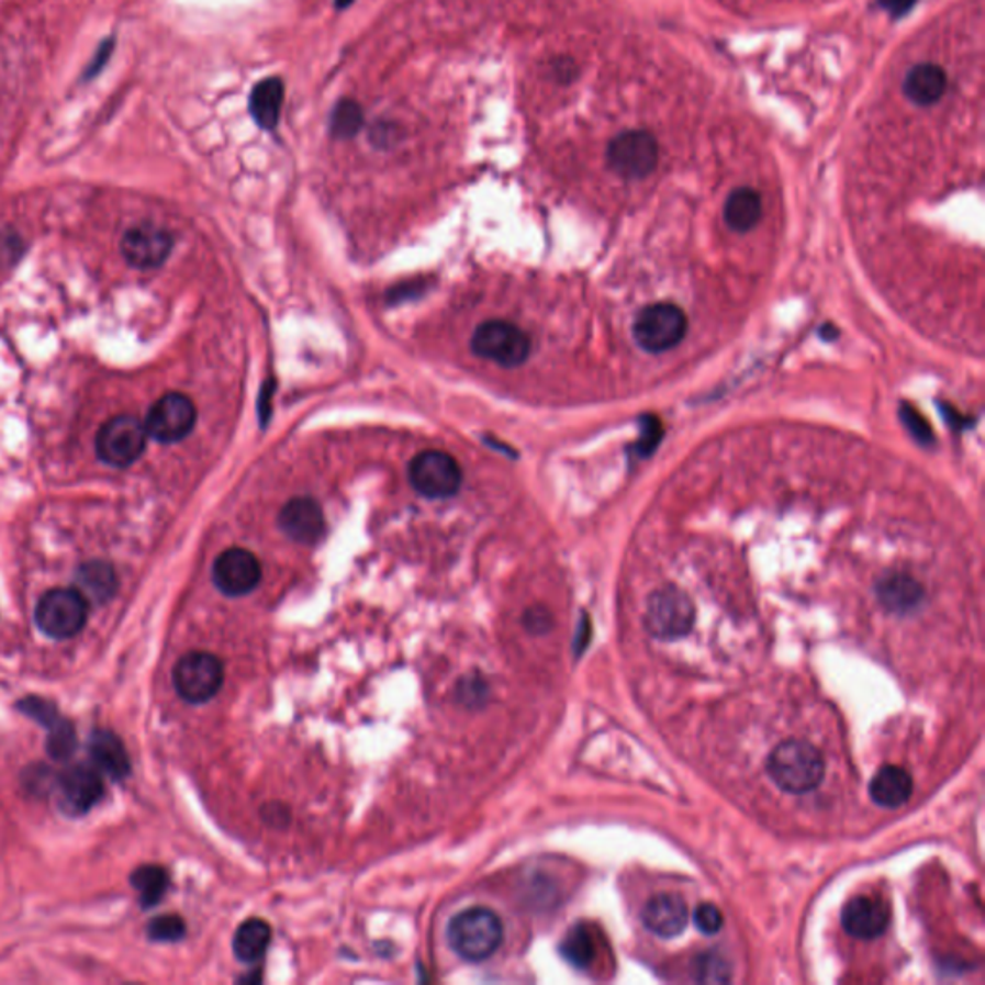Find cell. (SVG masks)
<instances>
[{"instance_id":"74e56055","label":"cell","mask_w":985,"mask_h":985,"mask_svg":"<svg viewBox=\"0 0 985 985\" xmlns=\"http://www.w3.org/2000/svg\"><path fill=\"white\" fill-rule=\"evenodd\" d=\"M352 0H335V4H337V9H347Z\"/></svg>"},{"instance_id":"d4e9b609","label":"cell","mask_w":985,"mask_h":985,"mask_svg":"<svg viewBox=\"0 0 985 985\" xmlns=\"http://www.w3.org/2000/svg\"><path fill=\"white\" fill-rule=\"evenodd\" d=\"M117 587L116 572L114 568L102 562V560H93L87 562L78 570V587L76 590L87 598V601H97L104 603L109 601Z\"/></svg>"},{"instance_id":"ffe728a7","label":"cell","mask_w":985,"mask_h":985,"mask_svg":"<svg viewBox=\"0 0 985 985\" xmlns=\"http://www.w3.org/2000/svg\"><path fill=\"white\" fill-rule=\"evenodd\" d=\"M947 89V74L938 64H918L908 71L903 91L910 102L918 107H930L943 97Z\"/></svg>"},{"instance_id":"7c38bea8","label":"cell","mask_w":985,"mask_h":985,"mask_svg":"<svg viewBox=\"0 0 985 985\" xmlns=\"http://www.w3.org/2000/svg\"><path fill=\"white\" fill-rule=\"evenodd\" d=\"M212 580L227 597H243L257 590L262 580V567L253 552L233 547L214 560Z\"/></svg>"},{"instance_id":"7402d4cb","label":"cell","mask_w":985,"mask_h":985,"mask_svg":"<svg viewBox=\"0 0 985 985\" xmlns=\"http://www.w3.org/2000/svg\"><path fill=\"white\" fill-rule=\"evenodd\" d=\"M762 216V199L751 187H741L729 194L724 204V220L729 230L747 233L759 224Z\"/></svg>"},{"instance_id":"8992f818","label":"cell","mask_w":985,"mask_h":985,"mask_svg":"<svg viewBox=\"0 0 985 985\" xmlns=\"http://www.w3.org/2000/svg\"><path fill=\"white\" fill-rule=\"evenodd\" d=\"M695 622V608L690 595L668 585L654 591L647 601L645 626L654 639L675 641L690 634Z\"/></svg>"},{"instance_id":"ac0fdd59","label":"cell","mask_w":985,"mask_h":985,"mask_svg":"<svg viewBox=\"0 0 985 985\" xmlns=\"http://www.w3.org/2000/svg\"><path fill=\"white\" fill-rule=\"evenodd\" d=\"M89 753L94 769L112 780H124L130 774V757L124 743L109 729H94L89 739Z\"/></svg>"},{"instance_id":"83f0119b","label":"cell","mask_w":985,"mask_h":985,"mask_svg":"<svg viewBox=\"0 0 985 985\" xmlns=\"http://www.w3.org/2000/svg\"><path fill=\"white\" fill-rule=\"evenodd\" d=\"M365 124V114L360 104L355 101H342L335 104L332 117H329V132L337 139H350L355 137Z\"/></svg>"},{"instance_id":"603a6c76","label":"cell","mask_w":985,"mask_h":985,"mask_svg":"<svg viewBox=\"0 0 985 985\" xmlns=\"http://www.w3.org/2000/svg\"><path fill=\"white\" fill-rule=\"evenodd\" d=\"M270 941H272V928L260 918H250L240 924L235 931L233 953L237 956V961L255 964L265 956Z\"/></svg>"},{"instance_id":"1f68e13d","label":"cell","mask_w":985,"mask_h":985,"mask_svg":"<svg viewBox=\"0 0 985 985\" xmlns=\"http://www.w3.org/2000/svg\"><path fill=\"white\" fill-rule=\"evenodd\" d=\"M693 920H695V926H697L698 930L706 933V936L718 933V931L721 930V924H724L720 910H718L716 905H710V903L698 905V907L695 908Z\"/></svg>"},{"instance_id":"484cf974","label":"cell","mask_w":985,"mask_h":985,"mask_svg":"<svg viewBox=\"0 0 985 985\" xmlns=\"http://www.w3.org/2000/svg\"><path fill=\"white\" fill-rule=\"evenodd\" d=\"M132 885L135 887V892L139 893L143 908H150L163 900L164 895L168 892L170 877L163 866L145 864L133 872Z\"/></svg>"},{"instance_id":"9c48e42d","label":"cell","mask_w":985,"mask_h":985,"mask_svg":"<svg viewBox=\"0 0 985 985\" xmlns=\"http://www.w3.org/2000/svg\"><path fill=\"white\" fill-rule=\"evenodd\" d=\"M408 480L419 495L427 499H447L457 495L462 485V470L457 458L445 450H424L412 458Z\"/></svg>"},{"instance_id":"8d00e7d4","label":"cell","mask_w":985,"mask_h":985,"mask_svg":"<svg viewBox=\"0 0 985 985\" xmlns=\"http://www.w3.org/2000/svg\"><path fill=\"white\" fill-rule=\"evenodd\" d=\"M880 2L884 4L885 9L892 12L893 16H899L905 10L910 9V4H913L915 0H880Z\"/></svg>"},{"instance_id":"cb8c5ba5","label":"cell","mask_w":985,"mask_h":985,"mask_svg":"<svg viewBox=\"0 0 985 985\" xmlns=\"http://www.w3.org/2000/svg\"><path fill=\"white\" fill-rule=\"evenodd\" d=\"M281 104H283V83L281 79H262L250 93L249 109L262 130H273L280 122Z\"/></svg>"},{"instance_id":"d6986e66","label":"cell","mask_w":985,"mask_h":985,"mask_svg":"<svg viewBox=\"0 0 985 985\" xmlns=\"http://www.w3.org/2000/svg\"><path fill=\"white\" fill-rule=\"evenodd\" d=\"M877 598L880 603L895 614H907L922 603V583L913 575L903 572H893L877 582Z\"/></svg>"},{"instance_id":"6da1fadb","label":"cell","mask_w":985,"mask_h":985,"mask_svg":"<svg viewBox=\"0 0 985 985\" xmlns=\"http://www.w3.org/2000/svg\"><path fill=\"white\" fill-rule=\"evenodd\" d=\"M769 776L785 793L803 795L815 792L826 776V762L815 746L801 739L784 741L772 751L766 762Z\"/></svg>"},{"instance_id":"52a82bcc","label":"cell","mask_w":985,"mask_h":985,"mask_svg":"<svg viewBox=\"0 0 985 985\" xmlns=\"http://www.w3.org/2000/svg\"><path fill=\"white\" fill-rule=\"evenodd\" d=\"M224 685V664L216 654L204 651L187 652L174 667V687L179 697L202 705L217 695Z\"/></svg>"},{"instance_id":"7a4b0ae2","label":"cell","mask_w":985,"mask_h":985,"mask_svg":"<svg viewBox=\"0 0 985 985\" xmlns=\"http://www.w3.org/2000/svg\"><path fill=\"white\" fill-rule=\"evenodd\" d=\"M503 933L501 918L485 907L466 908L447 926L450 949L468 962L488 961L503 943Z\"/></svg>"},{"instance_id":"2e32d148","label":"cell","mask_w":985,"mask_h":985,"mask_svg":"<svg viewBox=\"0 0 985 985\" xmlns=\"http://www.w3.org/2000/svg\"><path fill=\"white\" fill-rule=\"evenodd\" d=\"M889 907L877 897H853L841 913V924L849 936L857 939H876L889 926Z\"/></svg>"},{"instance_id":"4316f807","label":"cell","mask_w":985,"mask_h":985,"mask_svg":"<svg viewBox=\"0 0 985 985\" xmlns=\"http://www.w3.org/2000/svg\"><path fill=\"white\" fill-rule=\"evenodd\" d=\"M560 954L574 969H590L591 962L595 961V941L583 924H575L568 931L567 938L560 943Z\"/></svg>"},{"instance_id":"4dcf8cb0","label":"cell","mask_w":985,"mask_h":985,"mask_svg":"<svg viewBox=\"0 0 985 985\" xmlns=\"http://www.w3.org/2000/svg\"><path fill=\"white\" fill-rule=\"evenodd\" d=\"M698 980L701 982H728V964L718 954L708 953L701 956L697 962Z\"/></svg>"},{"instance_id":"e0dca14e","label":"cell","mask_w":985,"mask_h":985,"mask_svg":"<svg viewBox=\"0 0 985 985\" xmlns=\"http://www.w3.org/2000/svg\"><path fill=\"white\" fill-rule=\"evenodd\" d=\"M641 920H643L645 928L654 936L664 939L675 938L687 928L690 910L682 897L659 895V897H652L645 905Z\"/></svg>"},{"instance_id":"ba28073f","label":"cell","mask_w":985,"mask_h":985,"mask_svg":"<svg viewBox=\"0 0 985 985\" xmlns=\"http://www.w3.org/2000/svg\"><path fill=\"white\" fill-rule=\"evenodd\" d=\"M147 439L145 422L122 414L102 424L94 439V450L102 462L114 468H125L143 455Z\"/></svg>"},{"instance_id":"44dd1931","label":"cell","mask_w":985,"mask_h":985,"mask_svg":"<svg viewBox=\"0 0 985 985\" xmlns=\"http://www.w3.org/2000/svg\"><path fill=\"white\" fill-rule=\"evenodd\" d=\"M913 795V777L900 766L877 770L870 782V797L884 808L903 807Z\"/></svg>"},{"instance_id":"d590c367","label":"cell","mask_w":985,"mask_h":985,"mask_svg":"<svg viewBox=\"0 0 985 985\" xmlns=\"http://www.w3.org/2000/svg\"><path fill=\"white\" fill-rule=\"evenodd\" d=\"M557 76H559L562 81H572V79L578 76V68H575L574 60H559L557 63Z\"/></svg>"},{"instance_id":"277c9868","label":"cell","mask_w":985,"mask_h":985,"mask_svg":"<svg viewBox=\"0 0 985 985\" xmlns=\"http://www.w3.org/2000/svg\"><path fill=\"white\" fill-rule=\"evenodd\" d=\"M687 326V316L678 304H649L636 316L634 339L647 352L660 355L683 342Z\"/></svg>"},{"instance_id":"9a60e30c","label":"cell","mask_w":985,"mask_h":985,"mask_svg":"<svg viewBox=\"0 0 985 985\" xmlns=\"http://www.w3.org/2000/svg\"><path fill=\"white\" fill-rule=\"evenodd\" d=\"M280 528L295 544L316 545L326 534V518L311 497H295L281 508Z\"/></svg>"},{"instance_id":"30bf717a","label":"cell","mask_w":985,"mask_h":985,"mask_svg":"<svg viewBox=\"0 0 985 985\" xmlns=\"http://www.w3.org/2000/svg\"><path fill=\"white\" fill-rule=\"evenodd\" d=\"M606 160L620 178L643 179L659 164V143L643 130L624 132L611 141Z\"/></svg>"},{"instance_id":"f546056e","label":"cell","mask_w":985,"mask_h":985,"mask_svg":"<svg viewBox=\"0 0 985 985\" xmlns=\"http://www.w3.org/2000/svg\"><path fill=\"white\" fill-rule=\"evenodd\" d=\"M183 936H186V922L179 916H158L148 924V938L158 943H174Z\"/></svg>"},{"instance_id":"e575fe53","label":"cell","mask_w":985,"mask_h":985,"mask_svg":"<svg viewBox=\"0 0 985 985\" xmlns=\"http://www.w3.org/2000/svg\"><path fill=\"white\" fill-rule=\"evenodd\" d=\"M288 808L280 803H270L262 808V818L266 824H270L273 828H283L288 824Z\"/></svg>"},{"instance_id":"5bb4252c","label":"cell","mask_w":985,"mask_h":985,"mask_svg":"<svg viewBox=\"0 0 985 985\" xmlns=\"http://www.w3.org/2000/svg\"><path fill=\"white\" fill-rule=\"evenodd\" d=\"M104 793V784L99 770L94 766L79 764L66 770L58 782V797L64 813L71 816H81L101 801Z\"/></svg>"},{"instance_id":"8fae6325","label":"cell","mask_w":985,"mask_h":985,"mask_svg":"<svg viewBox=\"0 0 985 985\" xmlns=\"http://www.w3.org/2000/svg\"><path fill=\"white\" fill-rule=\"evenodd\" d=\"M197 408L189 396L166 393L148 411L145 427L148 437L158 443H178L193 432Z\"/></svg>"},{"instance_id":"f1b7e54d","label":"cell","mask_w":985,"mask_h":985,"mask_svg":"<svg viewBox=\"0 0 985 985\" xmlns=\"http://www.w3.org/2000/svg\"><path fill=\"white\" fill-rule=\"evenodd\" d=\"M76 749V731L70 721L63 720L60 716L48 726L47 751L56 761L68 759Z\"/></svg>"},{"instance_id":"4fadbf2b","label":"cell","mask_w":985,"mask_h":985,"mask_svg":"<svg viewBox=\"0 0 985 985\" xmlns=\"http://www.w3.org/2000/svg\"><path fill=\"white\" fill-rule=\"evenodd\" d=\"M171 245L174 240L166 230L158 225L141 224L125 232L122 255L133 268L153 270L170 257Z\"/></svg>"},{"instance_id":"5b68a950","label":"cell","mask_w":985,"mask_h":985,"mask_svg":"<svg viewBox=\"0 0 985 985\" xmlns=\"http://www.w3.org/2000/svg\"><path fill=\"white\" fill-rule=\"evenodd\" d=\"M89 616V601L78 590H51L35 606V624L45 636L70 639L83 629Z\"/></svg>"},{"instance_id":"3957f363","label":"cell","mask_w":985,"mask_h":985,"mask_svg":"<svg viewBox=\"0 0 985 985\" xmlns=\"http://www.w3.org/2000/svg\"><path fill=\"white\" fill-rule=\"evenodd\" d=\"M473 355L491 360L503 368H516L528 360L531 352L529 335L505 320H489L475 327L472 335Z\"/></svg>"},{"instance_id":"836d02e7","label":"cell","mask_w":985,"mask_h":985,"mask_svg":"<svg viewBox=\"0 0 985 985\" xmlns=\"http://www.w3.org/2000/svg\"><path fill=\"white\" fill-rule=\"evenodd\" d=\"M903 418L907 422L908 429H910L920 441H930V427H928V424L916 414V411H913V406H905V408H903Z\"/></svg>"},{"instance_id":"d6a6232c","label":"cell","mask_w":985,"mask_h":985,"mask_svg":"<svg viewBox=\"0 0 985 985\" xmlns=\"http://www.w3.org/2000/svg\"><path fill=\"white\" fill-rule=\"evenodd\" d=\"M552 624H555L552 614L545 606H531L524 614V626H526L529 634L544 636L547 631H551Z\"/></svg>"}]
</instances>
